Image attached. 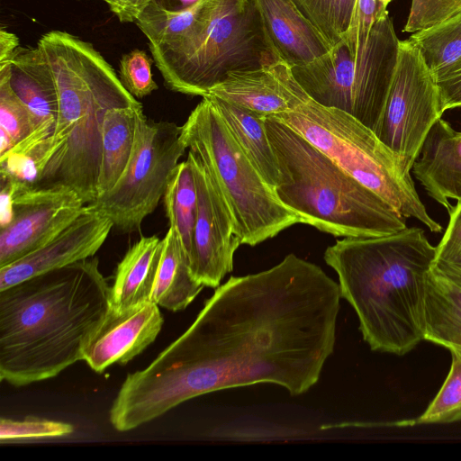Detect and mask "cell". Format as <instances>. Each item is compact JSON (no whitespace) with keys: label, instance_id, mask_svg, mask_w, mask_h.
<instances>
[{"label":"cell","instance_id":"cell-29","mask_svg":"<svg viewBox=\"0 0 461 461\" xmlns=\"http://www.w3.org/2000/svg\"><path fill=\"white\" fill-rule=\"evenodd\" d=\"M333 46L348 32L357 0H291Z\"/></svg>","mask_w":461,"mask_h":461},{"label":"cell","instance_id":"cell-4","mask_svg":"<svg viewBox=\"0 0 461 461\" xmlns=\"http://www.w3.org/2000/svg\"><path fill=\"white\" fill-rule=\"evenodd\" d=\"M37 46L55 78L59 112L46 167L31 186H67L88 204L98 196L104 114L113 108L143 106L91 43L50 31Z\"/></svg>","mask_w":461,"mask_h":461},{"label":"cell","instance_id":"cell-34","mask_svg":"<svg viewBox=\"0 0 461 461\" xmlns=\"http://www.w3.org/2000/svg\"><path fill=\"white\" fill-rule=\"evenodd\" d=\"M461 12V0H411L405 32L427 29Z\"/></svg>","mask_w":461,"mask_h":461},{"label":"cell","instance_id":"cell-15","mask_svg":"<svg viewBox=\"0 0 461 461\" xmlns=\"http://www.w3.org/2000/svg\"><path fill=\"white\" fill-rule=\"evenodd\" d=\"M158 305L149 302L124 311L109 308L87 342L83 360L96 373L124 365L157 338L163 325Z\"/></svg>","mask_w":461,"mask_h":461},{"label":"cell","instance_id":"cell-30","mask_svg":"<svg viewBox=\"0 0 461 461\" xmlns=\"http://www.w3.org/2000/svg\"><path fill=\"white\" fill-rule=\"evenodd\" d=\"M10 63L0 67V130L5 131L14 146L36 128L32 113L10 85Z\"/></svg>","mask_w":461,"mask_h":461},{"label":"cell","instance_id":"cell-3","mask_svg":"<svg viewBox=\"0 0 461 461\" xmlns=\"http://www.w3.org/2000/svg\"><path fill=\"white\" fill-rule=\"evenodd\" d=\"M436 259L420 228L379 237H346L324 260L338 276L341 298L357 313L374 351L402 356L424 340L428 276Z\"/></svg>","mask_w":461,"mask_h":461},{"label":"cell","instance_id":"cell-2","mask_svg":"<svg viewBox=\"0 0 461 461\" xmlns=\"http://www.w3.org/2000/svg\"><path fill=\"white\" fill-rule=\"evenodd\" d=\"M110 292L94 257L0 291L1 380L23 386L83 360Z\"/></svg>","mask_w":461,"mask_h":461},{"label":"cell","instance_id":"cell-21","mask_svg":"<svg viewBox=\"0 0 461 461\" xmlns=\"http://www.w3.org/2000/svg\"><path fill=\"white\" fill-rule=\"evenodd\" d=\"M208 96L235 140L258 173L273 189L280 182L277 158L271 145L266 117L220 98Z\"/></svg>","mask_w":461,"mask_h":461},{"label":"cell","instance_id":"cell-10","mask_svg":"<svg viewBox=\"0 0 461 461\" xmlns=\"http://www.w3.org/2000/svg\"><path fill=\"white\" fill-rule=\"evenodd\" d=\"M181 129L174 122L148 120L140 112L125 170L109 192L88 204L107 216L118 230H139L163 198L170 176L185 153Z\"/></svg>","mask_w":461,"mask_h":461},{"label":"cell","instance_id":"cell-20","mask_svg":"<svg viewBox=\"0 0 461 461\" xmlns=\"http://www.w3.org/2000/svg\"><path fill=\"white\" fill-rule=\"evenodd\" d=\"M424 340L461 350V284L433 266L426 287Z\"/></svg>","mask_w":461,"mask_h":461},{"label":"cell","instance_id":"cell-8","mask_svg":"<svg viewBox=\"0 0 461 461\" xmlns=\"http://www.w3.org/2000/svg\"><path fill=\"white\" fill-rule=\"evenodd\" d=\"M272 117L295 131L405 218L420 221L433 232L442 230L429 215L410 171L398 156L351 114L310 97L294 111Z\"/></svg>","mask_w":461,"mask_h":461},{"label":"cell","instance_id":"cell-23","mask_svg":"<svg viewBox=\"0 0 461 461\" xmlns=\"http://www.w3.org/2000/svg\"><path fill=\"white\" fill-rule=\"evenodd\" d=\"M140 112L143 108L117 107L104 114L97 198L109 192L125 170L132 153Z\"/></svg>","mask_w":461,"mask_h":461},{"label":"cell","instance_id":"cell-37","mask_svg":"<svg viewBox=\"0 0 461 461\" xmlns=\"http://www.w3.org/2000/svg\"><path fill=\"white\" fill-rule=\"evenodd\" d=\"M449 222L436 247L435 261L455 262L461 260V198L448 212Z\"/></svg>","mask_w":461,"mask_h":461},{"label":"cell","instance_id":"cell-5","mask_svg":"<svg viewBox=\"0 0 461 461\" xmlns=\"http://www.w3.org/2000/svg\"><path fill=\"white\" fill-rule=\"evenodd\" d=\"M265 123L280 172L275 194L303 223L344 238L384 236L407 227L404 216L295 131L272 116Z\"/></svg>","mask_w":461,"mask_h":461},{"label":"cell","instance_id":"cell-43","mask_svg":"<svg viewBox=\"0 0 461 461\" xmlns=\"http://www.w3.org/2000/svg\"><path fill=\"white\" fill-rule=\"evenodd\" d=\"M103 1H104V0H103Z\"/></svg>","mask_w":461,"mask_h":461},{"label":"cell","instance_id":"cell-11","mask_svg":"<svg viewBox=\"0 0 461 461\" xmlns=\"http://www.w3.org/2000/svg\"><path fill=\"white\" fill-rule=\"evenodd\" d=\"M443 113L435 77L419 49L409 39L400 41L393 77L374 132L411 172Z\"/></svg>","mask_w":461,"mask_h":461},{"label":"cell","instance_id":"cell-19","mask_svg":"<svg viewBox=\"0 0 461 461\" xmlns=\"http://www.w3.org/2000/svg\"><path fill=\"white\" fill-rule=\"evenodd\" d=\"M162 249L163 240L155 235L141 237L128 249L111 286V308L124 311L151 302Z\"/></svg>","mask_w":461,"mask_h":461},{"label":"cell","instance_id":"cell-16","mask_svg":"<svg viewBox=\"0 0 461 461\" xmlns=\"http://www.w3.org/2000/svg\"><path fill=\"white\" fill-rule=\"evenodd\" d=\"M207 95L265 117L292 112L310 98L283 59L256 69L231 72Z\"/></svg>","mask_w":461,"mask_h":461},{"label":"cell","instance_id":"cell-13","mask_svg":"<svg viewBox=\"0 0 461 461\" xmlns=\"http://www.w3.org/2000/svg\"><path fill=\"white\" fill-rule=\"evenodd\" d=\"M197 189L198 209L189 258L191 272L202 285L217 288L232 271L241 245L230 212L201 158L188 151Z\"/></svg>","mask_w":461,"mask_h":461},{"label":"cell","instance_id":"cell-35","mask_svg":"<svg viewBox=\"0 0 461 461\" xmlns=\"http://www.w3.org/2000/svg\"><path fill=\"white\" fill-rule=\"evenodd\" d=\"M386 13H381L377 0H357L350 26L342 38L357 45L366 42L375 21Z\"/></svg>","mask_w":461,"mask_h":461},{"label":"cell","instance_id":"cell-42","mask_svg":"<svg viewBox=\"0 0 461 461\" xmlns=\"http://www.w3.org/2000/svg\"><path fill=\"white\" fill-rule=\"evenodd\" d=\"M377 1H378V5H379V8H380L381 13H386L387 12V9H386L387 5L393 0H377Z\"/></svg>","mask_w":461,"mask_h":461},{"label":"cell","instance_id":"cell-36","mask_svg":"<svg viewBox=\"0 0 461 461\" xmlns=\"http://www.w3.org/2000/svg\"><path fill=\"white\" fill-rule=\"evenodd\" d=\"M433 76L443 112L461 107V57Z\"/></svg>","mask_w":461,"mask_h":461},{"label":"cell","instance_id":"cell-39","mask_svg":"<svg viewBox=\"0 0 461 461\" xmlns=\"http://www.w3.org/2000/svg\"><path fill=\"white\" fill-rule=\"evenodd\" d=\"M19 48V39L4 28L0 29V67L10 63L15 50Z\"/></svg>","mask_w":461,"mask_h":461},{"label":"cell","instance_id":"cell-40","mask_svg":"<svg viewBox=\"0 0 461 461\" xmlns=\"http://www.w3.org/2000/svg\"><path fill=\"white\" fill-rule=\"evenodd\" d=\"M201 1L202 0H153L161 9L174 13L186 11Z\"/></svg>","mask_w":461,"mask_h":461},{"label":"cell","instance_id":"cell-14","mask_svg":"<svg viewBox=\"0 0 461 461\" xmlns=\"http://www.w3.org/2000/svg\"><path fill=\"white\" fill-rule=\"evenodd\" d=\"M113 223L89 204L65 230L38 249L0 267V291L41 274L91 257L107 239Z\"/></svg>","mask_w":461,"mask_h":461},{"label":"cell","instance_id":"cell-28","mask_svg":"<svg viewBox=\"0 0 461 461\" xmlns=\"http://www.w3.org/2000/svg\"><path fill=\"white\" fill-rule=\"evenodd\" d=\"M461 164V131L438 119L429 131L412 171L420 172Z\"/></svg>","mask_w":461,"mask_h":461},{"label":"cell","instance_id":"cell-9","mask_svg":"<svg viewBox=\"0 0 461 461\" xmlns=\"http://www.w3.org/2000/svg\"><path fill=\"white\" fill-rule=\"evenodd\" d=\"M399 45L386 13L375 21L366 42L356 45L342 38L326 54L291 69L316 103L344 111L373 130L392 83Z\"/></svg>","mask_w":461,"mask_h":461},{"label":"cell","instance_id":"cell-1","mask_svg":"<svg viewBox=\"0 0 461 461\" xmlns=\"http://www.w3.org/2000/svg\"><path fill=\"white\" fill-rule=\"evenodd\" d=\"M340 300L339 284L294 253L230 276L180 337L127 375L110 408L112 426L131 430L224 389L274 384L293 396L308 392L334 351Z\"/></svg>","mask_w":461,"mask_h":461},{"label":"cell","instance_id":"cell-12","mask_svg":"<svg viewBox=\"0 0 461 461\" xmlns=\"http://www.w3.org/2000/svg\"><path fill=\"white\" fill-rule=\"evenodd\" d=\"M12 219L0 231V267L38 249L65 230L86 203L67 186L37 188L11 179Z\"/></svg>","mask_w":461,"mask_h":461},{"label":"cell","instance_id":"cell-33","mask_svg":"<svg viewBox=\"0 0 461 461\" xmlns=\"http://www.w3.org/2000/svg\"><path fill=\"white\" fill-rule=\"evenodd\" d=\"M427 194L450 212L449 199L461 198V164L413 173Z\"/></svg>","mask_w":461,"mask_h":461},{"label":"cell","instance_id":"cell-26","mask_svg":"<svg viewBox=\"0 0 461 461\" xmlns=\"http://www.w3.org/2000/svg\"><path fill=\"white\" fill-rule=\"evenodd\" d=\"M208 0L179 13L166 11L153 1L141 12L135 23L149 40V46L174 41L186 33L200 19Z\"/></svg>","mask_w":461,"mask_h":461},{"label":"cell","instance_id":"cell-41","mask_svg":"<svg viewBox=\"0 0 461 461\" xmlns=\"http://www.w3.org/2000/svg\"><path fill=\"white\" fill-rule=\"evenodd\" d=\"M433 267L450 279L461 284V260L455 262L435 261Z\"/></svg>","mask_w":461,"mask_h":461},{"label":"cell","instance_id":"cell-6","mask_svg":"<svg viewBox=\"0 0 461 461\" xmlns=\"http://www.w3.org/2000/svg\"><path fill=\"white\" fill-rule=\"evenodd\" d=\"M149 50L168 89L202 97L231 72L281 59L256 0H208L186 33Z\"/></svg>","mask_w":461,"mask_h":461},{"label":"cell","instance_id":"cell-7","mask_svg":"<svg viewBox=\"0 0 461 461\" xmlns=\"http://www.w3.org/2000/svg\"><path fill=\"white\" fill-rule=\"evenodd\" d=\"M180 139L205 165L230 212L241 244L256 246L303 223L245 155L208 96L182 125Z\"/></svg>","mask_w":461,"mask_h":461},{"label":"cell","instance_id":"cell-27","mask_svg":"<svg viewBox=\"0 0 461 461\" xmlns=\"http://www.w3.org/2000/svg\"><path fill=\"white\" fill-rule=\"evenodd\" d=\"M449 372L425 411L401 426L444 424L461 421V350H452Z\"/></svg>","mask_w":461,"mask_h":461},{"label":"cell","instance_id":"cell-24","mask_svg":"<svg viewBox=\"0 0 461 461\" xmlns=\"http://www.w3.org/2000/svg\"><path fill=\"white\" fill-rule=\"evenodd\" d=\"M169 227L174 228L190 258L197 217L198 197L190 161L179 162L172 172L163 196Z\"/></svg>","mask_w":461,"mask_h":461},{"label":"cell","instance_id":"cell-32","mask_svg":"<svg viewBox=\"0 0 461 461\" xmlns=\"http://www.w3.org/2000/svg\"><path fill=\"white\" fill-rule=\"evenodd\" d=\"M74 427L66 422L46 419L26 417L23 420L1 418L0 440L12 441L27 438H41L67 436Z\"/></svg>","mask_w":461,"mask_h":461},{"label":"cell","instance_id":"cell-18","mask_svg":"<svg viewBox=\"0 0 461 461\" xmlns=\"http://www.w3.org/2000/svg\"><path fill=\"white\" fill-rule=\"evenodd\" d=\"M279 58L290 67L306 65L333 47L291 0H256Z\"/></svg>","mask_w":461,"mask_h":461},{"label":"cell","instance_id":"cell-22","mask_svg":"<svg viewBox=\"0 0 461 461\" xmlns=\"http://www.w3.org/2000/svg\"><path fill=\"white\" fill-rule=\"evenodd\" d=\"M163 240L161 258L151 302L171 312L185 310L204 287L193 276L176 230L169 227Z\"/></svg>","mask_w":461,"mask_h":461},{"label":"cell","instance_id":"cell-31","mask_svg":"<svg viewBox=\"0 0 461 461\" xmlns=\"http://www.w3.org/2000/svg\"><path fill=\"white\" fill-rule=\"evenodd\" d=\"M152 59L144 50H133L120 60V79L124 87L137 99L158 89L151 72Z\"/></svg>","mask_w":461,"mask_h":461},{"label":"cell","instance_id":"cell-17","mask_svg":"<svg viewBox=\"0 0 461 461\" xmlns=\"http://www.w3.org/2000/svg\"><path fill=\"white\" fill-rule=\"evenodd\" d=\"M10 85L33 115L36 128L30 137L49 140L54 132L59 94L44 52L38 47H19L10 60Z\"/></svg>","mask_w":461,"mask_h":461},{"label":"cell","instance_id":"cell-38","mask_svg":"<svg viewBox=\"0 0 461 461\" xmlns=\"http://www.w3.org/2000/svg\"><path fill=\"white\" fill-rule=\"evenodd\" d=\"M153 0H104L121 23H135Z\"/></svg>","mask_w":461,"mask_h":461},{"label":"cell","instance_id":"cell-25","mask_svg":"<svg viewBox=\"0 0 461 461\" xmlns=\"http://www.w3.org/2000/svg\"><path fill=\"white\" fill-rule=\"evenodd\" d=\"M409 40L419 49L432 74L461 57V12L411 33Z\"/></svg>","mask_w":461,"mask_h":461}]
</instances>
